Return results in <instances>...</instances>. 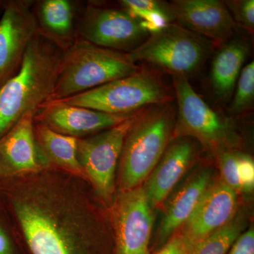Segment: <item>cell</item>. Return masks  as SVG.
Segmentation results:
<instances>
[{"label": "cell", "mask_w": 254, "mask_h": 254, "mask_svg": "<svg viewBox=\"0 0 254 254\" xmlns=\"http://www.w3.org/2000/svg\"><path fill=\"white\" fill-rule=\"evenodd\" d=\"M211 184V171L203 169L190 177L174 195L159 228V246L165 245L177 230L185 225Z\"/></svg>", "instance_id": "obj_18"}, {"label": "cell", "mask_w": 254, "mask_h": 254, "mask_svg": "<svg viewBox=\"0 0 254 254\" xmlns=\"http://www.w3.org/2000/svg\"><path fill=\"white\" fill-rule=\"evenodd\" d=\"M34 133L37 143L48 163L51 162L71 173L83 175L77 158V138L61 134L36 121Z\"/></svg>", "instance_id": "obj_20"}, {"label": "cell", "mask_w": 254, "mask_h": 254, "mask_svg": "<svg viewBox=\"0 0 254 254\" xmlns=\"http://www.w3.org/2000/svg\"><path fill=\"white\" fill-rule=\"evenodd\" d=\"M175 100L173 88L167 86L160 73L141 66L126 77L56 101L101 113L125 115Z\"/></svg>", "instance_id": "obj_5"}, {"label": "cell", "mask_w": 254, "mask_h": 254, "mask_svg": "<svg viewBox=\"0 0 254 254\" xmlns=\"http://www.w3.org/2000/svg\"><path fill=\"white\" fill-rule=\"evenodd\" d=\"M236 26L251 35L254 33V0H227L224 1Z\"/></svg>", "instance_id": "obj_24"}, {"label": "cell", "mask_w": 254, "mask_h": 254, "mask_svg": "<svg viewBox=\"0 0 254 254\" xmlns=\"http://www.w3.org/2000/svg\"><path fill=\"white\" fill-rule=\"evenodd\" d=\"M115 254H150L154 215L144 188L121 190L113 205Z\"/></svg>", "instance_id": "obj_10"}, {"label": "cell", "mask_w": 254, "mask_h": 254, "mask_svg": "<svg viewBox=\"0 0 254 254\" xmlns=\"http://www.w3.org/2000/svg\"><path fill=\"white\" fill-rule=\"evenodd\" d=\"M216 49L211 42L173 22L150 33L127 55L133 63L143 62L172 76L189 79L200 71Z\"/></svg>", "instance_id": "obj_6"}, {"label": "cell", "mask_w": 254, "mask_h": 254, "mask_svg": "<svg viewBox=\"0 0 254 254\" xmlns=\"http://www.w3.org/2000/svg\"><path fill=\"white\" fill-rule=\"evenodd\" d=\"M64 50L41 31L25 53L19 71L0 88V138L25 114L49 100Z\"/></svg>", "instance_id": "obj_2"}, {"label": "cell", "mask_w": 254, "mask_h": 254, "mask_svg": "<svg viewBox=\"0 0 254 254\" xmlns=\"http://www.w3.org/2000/svg\"><path fill=\"white\" fill-rule=\"evenodd\" d=\"M239 177L242 191L252 192L254 187V163L250 155L239 153Z\"/></svg>", "instance_id": "obj_27"}, {"label": "cell", "mask_w": 254, "mask_h": 254, "mask_svg": "<svg viewBox=\"0 0 254 254\" xmlns=\"http://www.w3.org/2000/svg\"><path fill=\"white\" fill-rule=\"evenodd\" d=\"M40 31L63 50L76 40L73 29V8L66 0H45L40 3L38 18Z\"/></svg>", "instance_id": "obj_19"}, {"label": "cell", "mask_w": 254, "mask_h": 254, "mask_svg": "<svg viewBox=\"0 0 254 254\" xmlns=\"http://www.w3.org/2000/svg\"><path fill=\"white\" fill-rule=\"evenodd\" d=\"M173 138L143 187L153 208L163 203L198 157V146L194 138Z\"/></svg>", "instance_id": "obj_16"}, {"label": "cell", "mask_w": 254, "mask_h": 254, "mask_svg": "<svg viewBox=\"0 0 254 254\" xmlns=\"http://www.w3.org/2000/svg\"><path fill=\"white\" fill-rule=\"evenodd\" d=\"M1 4L0 88L18 72L28 46L40 32L30 1L8 0Z\"/></svg>", "instance_id": "obj_11"}, {"label": "cell", "mask_w": 254, "mask_h": 254, "mask_svg": "<svg viewBox=\"0 0 254 254\" xmlns=\"http://www.w3.org/2000/svg\"><path fill=\"white\" fill-rule=\"evenodd\" d=\"M242 229V222L232 220L198 242L190 254H227Z\"/></svg>", "instance_id": "obj_21"}, {"label": "cell", "mask_w": 254, "mask_h": 254, "mask_svg": "<svg viewBox=\"0 0 254 254\" xmlns=\"http://www.w3.org/2000/svg\"><path fill=\"white\" fill-rule=\"evenodd\" d=\"M140 68L127 53L95 46L76 37L63 51L56 84L47 103L126 77Z\"/></svg>", "instance_id": "obj_4"}, {"label": "cell", "mask_w": 254, "mask_h": 254, "mask_svg": "<svg viewBox=\"0 0 254 254\" xmlns=\"http://www.w3.org/2000/svg\"><path fill=\"white\" fill-rule=\"evenodd\" d=\"M120 4L131 15L140 11H158L170 12L169 3L157 0H122Z\"/></svg>", "instance_id": "obj_26"}, {"label": "cell", "mask_w": 254, "mask_h": 254, "mask_svg": "<svg viewBox=\"0 0 254 254\" xmlns=\"http://www.w3.org/2000/svg\"><path fill=\"white\" fill-rule=\"evenodd\" d=\"M214 53L210 72V85L215 99L226 103L231 98L237 80L250 55L245 40L232 38Z\"/></svg>", "instance_id": "obj_17"}, {"label": "cell", "mask_w": 254, "mask_h": 254, "mask_svg": "<svg viewBox=\"0 0 254 254\" xmlns=\"http://www.w3.org/2000/svg\"><path fill=\"white\" fill-rule=\"evenodd\" d=\"M33 117L34 113L25 114L0 138L1 177L39 171L48 165L35 137Z\"/></svg>", "instance_id": "obj_15"}, {"label": "cell", "mask_w": 254, "mask_h": 254, "mask_svg": "<svg viewBox=\"0 0 254 254\" xmlns=\"http://www.w3.org/2000/svg\"><path fill=\"white\" fill-rule=\"evenodd\" d=\"M227 254H254V230L250 227L241 233L232 245Z\"/></svg>", "instance_id": "obj_29"}, {"label": "cell", "mask_w": 254, "mask_h": 254, "mask_svg": "<svg viewBox=\"0 0 254 254\" xmlns=\"http://www.w3.org/2000/svg\"><path fill=\"white\" fill-rule=\"evenodd\" d=\"M190 249L186 239L180 233H175L162 246L155 254H190Z\"/></svg>", "instance_id": "obj_28"}, {"label": "cell", "mask_w": 254, "mask_h": 254, "mask_svg": "<svg viewBox=\"0 0 254 254\" xmlns=\"http://www.w3.org/2000/svg\"><path fill=\"white\" fill-rule=\"evenodd\" d=\"M254 104V62L247 64L241 71L229 105V114L240 116L252 111Z\"/></svg>", "instance_id": "obj_22"}, {"label": "cell", "mask_w": 254, "mask_h": 254, "mask_svg": "<svg viewBox=\"0 0 254 254\" xmlns=\"http://www.w3.org/2000/svg\"><path fill=\"white\" fill-rule=\"evenodd\" d=\"M175 101L145 108L127 133L119 160L121 190L140 187L154 170L173 138Z\"/></svg>", "instance_id": "obj_3"}, {"label": "cell", "mask_w": 254, "mask_h": 254, "mask_svg": "<svg viewBox=\"0 0 254 254\" xmlns=\"http://www.w3.org/2000/svg\"><path fill=\"white\" fill-rule=\"evenodd\" d=\"M1 178V166H0V179Z\"/></svg>", "instance_id": "obj_30"}, {"label": "cell", "mask_w": 254, "mask_h": 254, "mask_svg": "<svg viewBox=\"0 0 254 254\" xmlns=\"http://www.w3.org/2000/svg\"><path fill=\"white\" fill-rule=\"evenodd\" d=\"M139 111L114 115L59 101H52L41 105L34 113L33 118L34 121L44 124L53 131L78 138L87 135L96 134L117 126Z\"/></svg>", "instance_id": "obj_13"}, {"label": "cell", "mask_w": 254, "mask_h": 254, "mask_svg": "<svg viewBox=\"0 0 254 254\" xmlns=\"http://www.w3.org/2000/svg\"><path fill=\"white\" fill-rule=\"evenodd\" d=\"M168 3L174 21L216 48L235 37L237 26L224 1L173 0Z\"/></svg>", "instance_id": "obj_12"}, {"label": "cell", "mask_w": 254, "mask_h": 254, "mask_svg": "<svg viewBox=\"0 0 254 254\" xmlns=\"http://www.w3.org/2000/svg\"><path fill=\"white\" fill-rule=\"evenodd\" d=\"M11 214L0 192V254H16L14 240L11 233Z\"/></svg>", "instance_id": "obj_25"}, {"label": "cell", "mask_w": 254, "mask_h": 254, "mask_svg": "<svg viewBox=\"0 0 254 254\" xmlns=\"http://www.w3.org/2000/svg\"><path fill=\"white\" fill-rule=\"evenodd\" d=\"M144 109L117 126L92 136L78 138L77 158L82 170L106 203L113 200L115 171L127 133Z\"/></svg>", "instance_id": "obj_8"}, {"label": "cell", "mask_w": 254, "mask_h": 254, "mask_svg": "<svg viewBox=\"0 0 254 254\" xmlns=\"http://www.w3.org/2000/svg\"><path fill=\"white\" fill-rule=\"evenodd\" d=\"M237 205L236 190L222 181L211 184L181 232L190 251L200 240L231 222Z\"/></svg>", "instance_id": "obj_14"}, {"label": "cell", "mask_w": 254, "mask_h": 254, "mask_svg": "<svg viewBox=\"0 0 254 254\" xmlns=\"http://www.w3.org/2000/svg\"><path fill=\"white\" fill-rule=\"evenodd\" d=\"M78 33L95 46L128 53L149 36L141 20L125 9L89 6L82 16Z\"/></svg>", "instance_id": "obj_9"}, {"label": "cell", "mask_w": 254, "mask_h": 254, "mask_svg": "<svg viewBox=\"0 0 254 254\" xmlns=\"http://www.w3.org/2000/svg\"><path fill=\"white\" fill-rule=\"evenodd\" d=\"M239 152L230 149H222L217 151L218 161L223 181L236 191H242L239 177Z\"/></svg>", "instance_id": "obj_23"}, {"label": "cell", "mask_w": 254, "mask_h": 254, "mask_svg": "<svg viewBox=\"0 0 254 254\" xmlns=\"http://www.w3.org/2000/svg\"><path fill=\"white\" fill-rule=\"evenodd\" d=\"M21 186L0 179V192L33 254H91L98 241L93 217L75 198L46 180Z\"/></svg>", "instance_id": "obj_1"}, {"label": "cell", "mask_w": 254, "mask_h": 254, "mask_svg": "<svg viewBox=\"0 0 254 254\" xmlns=\"http://www.w3.org/2000/svg\"><path fill=\"white\" fill-rule=\"evenodd\" d=\"M172 78L177 108L173 138L190 137L216 151L235 145L237 134L231 119L212 108L195 92L188 78Z\"/></svg>", "instance_id": "obj_7"}]
</instances>
